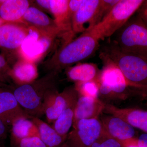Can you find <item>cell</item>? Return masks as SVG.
<instances>
[{
	"instance_id": "7a4b0ae2",
	"label": "cell",
	"mask_w": 147,
	"mask_h": 147,
	"mask_svg": "<svg viewBox=\"0 0 147 147\" xmlns=\"http://www.w3.org/2000/svg\"><path fill=\"white\" fill-rule=\"evenodd\" d=\"M56 76L51 75L33 84L21 85L13 94L19 105L31 117H38L44 115V105L48 96L57 92L55 87Z\"/></svg>"
},
{
	"instance_id": "cb8c5ba5",
	"label": "cell",
	"mask_w": 147,
	"mask_h": 147,
	"mask_svg": "<svg viewBox=\"0 0 147 147\" xmlns=\"http://www.w3.org/2000/svg\"><path fill=\"white\" fill-rule=\"evenodd\" d=\"M91 147H122L116 139L108 136L103 131L101 136Z\"/></svg>"
},
{
	"instance_id": "836d02e7",
	"label": "cell",
	"mask_w": 147,
	"mask_h": 147,
	"mask_svg": "<svg viewBox=\"0 0 147 147\" xmlns=\"http://www.w3.org/2000/svg\"><path fill=\"white\" fill-rule=\"evenodd\" d=\"M5 61L4 59L0 55V77L2 78V77L1 74V72L3 71V69L4 68L5 66Z\"/></svg>"
},
{
	"instance_id": "3957f363",
	"label": "cell",
	"mask_w": 147,
	"mask_h": 147,
	"mask_svg": "<svg viewBox=\"0 0 147 147\" xmlns=\"http://www.w3.org/2000/svg\"><path fill=\"white\" fill-rule=\"evenodd\" d=\"M144 0H119L106 17L90 30L100 40L109 37L127 23Z\"/></svg>"
},
{
	"instance_id": "5bb4252c",
	"label": "cell",
	"mask_w": 147,
	"mask_h": 147,
	"mask_svg": "<svg viewBox=\"0 0 147 147\" xmlns=\"http://www.w3.org/2000/svg\"><path fill=\"white\" fill-rule=\"evenodd\" d=\"M27 35L24 30L12 24L0 26V46L14 49L21 46Z\"/></svg>"
},
{
	"instance_id": "9c48e42d",
	"label": "cell",
	"mask_w": 147,
	"mask_h": 147,
	"mask_svg": "<svg viewBox=\"0 0 147 147\" xmlns=\"http://www.w3.org/2000/svg\"><path fill=\"white\" fill-rule=\"evenodd\" d=\"M103 113L119 117L133 127L147 133V110L135 108H120L105 103Z\"/></svg>"
},
{
	"instance_id": "f546056e",
	"label": "cell",
	"mask_w": 147,
	"mask_h": 147,
	"mask_svg": "<svg viewBox=\"0 0 147 147\" xmlns=\"http://www.w3.org/2000/svg\"><path fill=\"white\" fill-rule=\"evenodd\" d=\"M138 143L140 147H147V133L142 134L138 138Z\"/></svg>"
},
{
	"instance_id": "7402d4cb",
	"label": "cell",
	"mask_w": 147,
	"mask_h": 147,
	"mask_svg": "<svg viewBox=\"0 0 147 147\" xmlns=\"http://www.w3.org/2000/svg\"><path fill=\"white\" fill-rule=\"evenodd\" d=\"M75 88L79 96L98 98V85L96 81L77 83Z\"/></svg>"
},
{
	"instance_id": "8fae6325",
	"label": "cell",
	"mask_w": 147,
	"mask_h": 147,
	"mask_svg": "<svg viewBox=\"0 0 147 147\" xmlns=\"http://www.w3.org/2000/svg\"><path fill=\"white\" fill-rule=\"evenodd\" d=\"M21 117L32 118L19 105L13 93L0 90V119L8 127Z\"/></svg>"
},
{
	"instance_id": "83f0119b",
	"label": "cell",
	"mask_w": 147,
	"mask_h": 147,
	"mask_svg": "<svg viewBox=\"0 0 147 147\" xmlns=\"http://www.w3.org/2000/svg\"><path fill=\"white\" fill-rule=\"evenodd\" d=\"M122 147H140L138 143V138H131L123 141H118Z\"/></svg>"
},
{
	"instance_id": "74e56055",
	"label": "cell",
	"mask_w": 147,
	"mask_h": 147,
	"mask_svg": "<svg viewBox=\"0 0 147 147\" xmlns=\"http://www.w3.org/2000/svg\"><path fill=\"white\" fill-rule=\"evenodd\" d=\"M0 147H5L3 145V142H0Z\"/></svg>"
},
{
	"instance_id": "603a6c76",
	"label": "cell",
	"mask_w": 147,
	"mask_h": 147,
	"mask_svg": "<svg viewBox=\"0 0 147 147\" xmlns=\"http://www.w3.org/2000/svg\"><path fill=\"white\" fill-rule=\"evenodd\" d=\"M119 0H100L97 16V24L106 17Z\"/></svg>"
},
{
	"instance_id": "7c38bea8",
	"label": "cell",
	"mask_w": 147,
	"mask_h": 147,
	"mask_svg": "<svg viewBox=\"0 0 147 147\" xmlns=\"http://www.w3.org/2000/svg\"><path fill=\"white\" fill-rule=\"evenodd\" d=\"M104 108L105 103L99 98L79 96L75 105L73 125L81 120L99 118Z\"/></svg>"
},
{
	"instance_id": "4dcf8cb0",
	"label": "cell",
	"mask_w": 147,
	"mask_h": 147,
	"mask_svg": "<svg viewBox=\"0 0 147 147\" xmlns=\"http://www.w3.org/2000/svg\"><path fill=\"white\" fill-rule=\"evenodd\" d=\"M140 8L141 9L139 16L143 18L147 16V1H144Z\"/></svg>"
},
{
	"instance_id": "d6986e66",
	"label": "cell",
	"mask_w": 147,
	"mask_h": 147,
	"mask_svg": "<svg viewBox=\"0 0 147 147\" xmlns=\"http://www.w3.org/2000/svg\"><path fill=\"white\" fill-rule=\"evenodd\" d=\"M22 51L30 58H34L45 52L44 46L39 38V34L30 30L21 45Z\"/></svg>"
},
{
	"instance_id": "4316f807",
	"label": "cell",
	"mask_w": 147,
	"mask_h": 147,
	"mask_svg": "<svg viewBox=\"0 0 147 147\" xmlns=\"http://www.w3.org/2000/svg\"><path fill=\"white\" fill-rule=\"evenodd\" d=\"M132 96H137L147 101V87L132 88Z\"/></svg>"
},
{
	"instance_id": "1f68e13d",
	"label": "cell",
	"mask_w": 147,
	"mask_h": 147,
	"mask_svg": "<svg viewBox=\"0 0 147 147\" xmlns=\"http://www.w3.org/2000/svg\"><path fill=\"white\" fill-rule=\"evenodd\" d=\"M36 2L43 8L50 9V1L48 0H38Z\"/></svg>"
},
{
	"instance_id": "6da1fadb",
	"label": "cell",
	"mask_w": 147,
	"mask_h": 147,
	"mask_svg": "<svg viewBox=\"0 0 147 147\" xmlns=\"http://www.w3.org/2000/svg\"><path fill=\"white\" fill-rule=\"evenodd\" d=\"M102 61L109 62L120 70L129 86L147 87V59L139 55L124 52L115 40L106 43L99 55Z\"/></svg>"
},
{
	"instance_id": "ffe728a7",
	"label": "cell",
	"mask_w": 147,
	"mask_h": 147,
	"mask_svg": "<svg viewBox=\"0 0 147 147\" xmlns=\"http://www.w3.org/2000/svg\"><path fill=\"white\" fill-rule=\"evenodd\" d=\"M36 67L32 64L24 63L14 67L11 75L13 79L21 85L29 84L33 82L37 76Z\"/></svg>"
},
{
	"instance_id": "9a60e30c",
	"label": "cell",
	"mask_w": 147,
	"mask_h": 147,
	"mask_svg": "<svg viewBox=\"0 0 147 147\" xmlns=\"http://www.w3.org/2000/svg\"><path fill=\"white\" fill-rule=\"evenodd\" d=\"M31 119L36 125L39 138L47 147H57L64 144L67 137L61 136L48 123L38 117H32Z\"/></svg>"
},
{
	"instance_id": "2e32d148",
	"label": "cell",
	"mask_w": 147,
	"mask_h": 147,
	"mask_svg": "<svg viewBox=\"0 0 147 147\" xmlns=\"http://www.w3.org/2000/svg\"><path fill=\"white\" fill-rule=\"evenodd\" d=\"M29 6L28 1H3L0 6V18L4 21H14L23 17Z\"/></svg>"
},
{
	"instance_id": "30bf717a",
	"label": "cell",
	"mask_w": 147,
	"mask_h": 147,
	"mask_svg": "<svg viewBox=\"0 0 147 147\" xmlns=\"http://www.w3.org/2000/svg\"><path fill=\"white\" fill-rule=\"evenodd\" d=\"M100 119L103 131L118 141H123L135 137L134 127L123 119L113 115H104Z\"/></svg>"
},
{
	"instance_id": "e0dca14e",
	"label": "cell",
	"mask_w": 147,
	"mask_h": 147,
	"mask_svg": "<svg viewBox=\"0 0 147 147\" xmlns=\"http://www.w3.org/2000/svg\"><path fill=\"white\" fill-rule=\"evenodd\" d=\"M100 70L94 63L80 64L70 68L67 71L69 79L76 83L97 82Z\"/></svg>"
},
{
	"instance_id": "484cf974",
	"label": "cell",
	"mask_w": 147,
	"mask_h": 147,
	"mask_svg": "<svg viewBox=\"0 0 147 147\" xmlns=\"http://www.w3.org/2000/svg\"><path fill=\"white\" fill-rule=\"evenodd\" d=\"M83 1V0H71L69 1L68 12L70 18H73L74 14L79 9Z\"/></svg>"
},
{
	"instance_id": "8d00e7d4",
	"label": "cell",
	"mask_w": 147,
	"mask_h": 147,
	"mask_svg": "<svg viewBox=\"0 0 147 147\" xmlns=\"http://www.w3.org/2000/svg\"><path fill=\"white\" fill-rule=\"evenodd\" d=\"M143 19L144 20V21H145V22H145V23H146L147 27V16L144 17V18H143Z\"/></svg>"
},
{
	"instance_id": "4fadbf2b",
	"label": "cell",
	"mask_w": 147,
	"mask_h": 147,
	"mask_svg": "<svg viewBox=\"0 0 147 147\" xmlns=\"http://www.w3.org/2000/svg\"><path fill=\"white\" fill-rule=\"evenodd\" d=\"M11 126V142L12 146L22 139L39 137L37 127L31 119L19 118L14 121Z\"/></svg>"
},
{
	"instance_id": "277c9868",
	"label": "cell",
	"mask_w": 147,
	"mask_h": 147,
	"mask_svg": "<svg viewBox=\"0 0 147 147\" xmlns=\"http://www.w3.org/2000/svg\"><path fill=\"white\" fill-rule=\"evenodd\" d=\"M115 41L123 51L147 59V27L140 16L127 21L120 29Z\"/></svg>"
},
{
	"instance_id": "d6a6232c",
	"label": "cell",
	"mask_w": 147,
	"mask_h": 147,
	"mask_svg": "<svg viewBox=\"0 0 147 147\" xmlns=\"http://www.w3.org/2000/svg\"><path fill=\"white\" fill-rule=\"evenodd\" d=\"M40 42H42L44 47L45 51L47 50L50 45V40L47 38L42 37L40 38Z\"/></svg>"
},
{
	"instance_id": "d4e9b609",
	"label": "cell",
	"mask_w": 147,
	"mask_h": 147,
	"mask_svg": "<svg viewBox=\"0 0 147 147\" xmlns=\"http://www.w3.org/2000/svg\"><path fill=\"white\" fill-rule=\"evenodd\" d=\"M13 147H47L39 137H32L22 139Z\"/></svg>"
},
{
	"instance_id": "e575fe53",
	"label": "cell",
	"mask_w": 147,
	"mask_h": 147,
	"mask_svg": "<svg viewBox=\"0 0 147 147\" xmlns=\"http://www.w3.org/2000/svg\"><path fill=\"white\" fill-rule=\"evenodd\" d=\"M57 147H68V146H67V143L66 141V142H65L63 144Z\"/></svg>"
},
{
	"instance_id": "ac0fdd59",
	"label": "cell",
	"mask_w": 147,
	"mask_h": 147,
	"mask_svg": "<svg viewBox=\"0 0 147 147\" xmlns=\"http://www.w3.org/2000/svg\"><path fill=\"white\" fill-rule=\"evenodd\" d=\"M76 102L64 110L53 123V127L61 136L67 137L69 129L73 126Z\"/></svg>"
},
{
	"instance_id": "d590c367",
	"label": "cell",
	"mask_w": 147,
	"mask_h": 147,
	"mask_svg": "<svg viewBox=\"0 0 147 147\" xmlns=\"http://www.w3.org/2000/svg\"><path fill=\"white\" fill-rule=\"evenodd\" d=\"M4 21H4L2 18H0V26L3 24L4 23Z\"/></svg>"
},
{
	"instance_id": "8992f818",
	"label": "cell",
	"mask_w": 147,
	"mask_h": 147,
	"mask_svg": "<svg viewBox=\"0 0 147 147\" xmlns=\"http://www.w3.org/2000/svg\"><path fill=\"white\" fill-rule=\"evenodd\" d=\"M103 132L99 118L81 120L73 125L66 142L68 147H91Z\"/></svg>"
},
{
	"instance_id": "52a82bcc",
	"label": "cell",
	"mask_w": 147,
	"mask_h": 147,
	"mask_svg": "<svg viewBox=\"0 0 147 147\" xmlns=\"http://www.w3.org/2000/svg\"><path fill=\"white\" fill-rule=\"evenodd\" d=\"M79 96L75 87L67 89L61 93L56 92L51 94L44 104V115L47 122L53 123L64 110L77 101Z\"/></svg>"
},
{
	"instance_id": "ba28073f",
	"label": "cell",
	"mask_w": 147,
	"mask_h": 147,
	"mask_svg": "<svg viewBox=\"0 0 147 147\" xmlns=\"http://www.w3.org/2000/svg\"><path fill=\"white\" fill-rule=\"evenodd\" d=\"M100 2V0H83L71 20L73 31L84 33L96 26Z\"/></svg>"
},
{
	"instance_id": "f1b7e54d",
	"label": "cell",
	"mask_w": 147,
	"mask_h": 147,
	"mask_svg": "<svg viewBox=\"0 0 147 147\" xmlns=\"http://www.w3.org/2000/svg\"><path fill=\"white\" fill-rule=\"evenodd\" d=\"M8 127L0 119V142H3L7 135Z\"/></svg>"
},
{
	"instance_id": "44dd1931",
	"label": "cell",
	"mask_w": 147,
	"mask_h": 147,
	"mask_svg": "<svg viewBox=\"0 0 147 147\" xmlns=\"http://www.w3.org/2000/svg\"><path fill=\"white\" fill-rule=\"evenodd\" d=\"M23 18L26 21L40 26H46L50 24V19L47 15L34 7H29Z\"/></svg>"
},
{
	"instance_id": "5b68a950",
	"label": "cell",
	"mask_w": 147,
	"mask_h": 147,
	"mask_svg": "<svg viewBox=\"0 0 147 147\" xmlns=\"http://www.w3.org/2000/svg\"><path fill=\"white\" fill-rule=\"evenodd\" d=\"M99 40L91 30L84 33L61 51L58 61L61 66L65 67L92 56L97 50Z\"/></svg>"
}]
</instances>
